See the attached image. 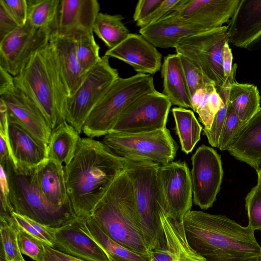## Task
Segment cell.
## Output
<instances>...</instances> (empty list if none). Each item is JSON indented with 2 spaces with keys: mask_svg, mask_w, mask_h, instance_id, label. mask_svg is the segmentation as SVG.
Listing matches in <instances>:
<instances>
[{
  "mask_svg": "<svg viewBox=\"0 0 261 261\" xmlns=\"http://www.w3.org/2000/svg\"><path fill=\"white\" fill-rule=\"evenodd\" d=\"M125 159L102 142L81 138L64 168L68 195L76 217L90 216L109 187L124 168Z\"/></svg>",
  "mask_w": 261,
  "mask_h": 261,
  "instance_id": "1",
  "label": "cell"
},
{
  "mask_svg": "<svg viewBox=\"0 0 261 261\" xmlns=\"http://www.w3.org/2000/svg\"><path fill=\"white\" fill-rule=\"evenodd\" d=\"M182 223L188 244L206 261H242L261 254L254 231L225 216L190 210Z\"/></svg>",
  "mask_w": 261,
  "mask_h": 261,
  "instance_id": "2",
  "label": "cell"
},
{
  "mask_svg": "<svg viewBox=\"0 0 261 261\" xmlns=\"http://www.w3.org/2000/svg\"><path fill=\"white\" fill-rule=\"evenodd\" d=\"M111 239L137 253L151 256L125 170L113 180L89 216Z\"/></svg>",
  "mask_w": 261,
  "mask_h": 261,
  "instance_id": "3",
  "label": "cell"
},
{
  "mask_svg": "<svg viewBox=\"0 0 261 261\" xmlns=\"http://www.w3.org/2000/svg\"><path fill=\"white\" fill-rule=\"evenodd\" d=\"M14 80L15 87L36 104L51 130L66 121L69 95L49 41L33 56Z\"/></svg>",
  "mask_w": 261,
  "mask_h": 261,
  "instance_id": "4",
  "label": "cell"
},
{
  "mask_svg": "<svg viewBox=\"0 0 261 261\" xmlns=\"http://www.w3.org/2000/svg\"><path fill=\"white\" fill-rule=\"evenodd\" d=\"M0 165L6 172L13 212L54 228L77 217L71 206L58 207L45 199L34 179V169L22 170L16 167L10 158Z\"/></svg>",
  "mask_w": 261,
  "mask_h": 261,
  "instance_id": "5",
  "label": "cell"
},
{
  "mask_svg": "<svg viewBox=\"0 0 261 261\" xmlns=\"http://www.w3.org/2000/svg\"><path fill=\"white\" fill-rule=\"evenodd\" d=\"M153 77L137 73L118 77L92 109L83 127L89 138L104 136L111 132L120 114L141 96L155 91Z\"/></svg>",
  "mask_w": 261,
  "mask_h": 261,
  "instance_id": "6",
  "label": "cell"
},
{
  "mask_svg": "<svg viewBox=\"0 0 261 261\" xmlns=\"http://www.w3.org/2000/svg\"><path fill=\"white\" fill-rule=\"evenodd\" d=\"M159 166L126 160L124 162V169L132 183L136 206L150 251L163 246L165 243L160 215L162 203L157 178Z\"/></svg>",
  "mask_w": 261,
  "mask_h": 261,
  "instance_id": "7",
  "label": "cell"
},
{
  "mask_svg": "<svg viewBox=\"0 0 261 261\" xmlns=\"http://www.w3.org/2000/svg\"><path fill=\"white\" fill-rule=\"evenodd\" d=\"M102 142L123 159L160 166L172 162L178 148L166 127L138 134L111 131L104 136Z\"/></svg>",
  "mask_w": 261,
  "mask_h": 261,
  "instance_id": "8",
  "label": "cell"
},
{
  "mask_svg": "<svg viewBox=\"0 0 261 261\" xmlns=\"http://www.w3.org/2000/svg\"><path fill=\"white\" fill-rule=\"evenodd\" d=\"M118 77V70L110 65L109 57L104 55L86 73L80 86L68 98L65 120L80 134L92 109Z\"/></svg>",
  "mask_w": 261,
  "mask_h": 261,
  "instance_id": "9",
  "label": "cell"
},
{
  "mask_svg": "<svg viewBox=\"0 0 261 261\" xmlns=\"http://www.w3.org/2000/svg\"><path fill=\"white\" fill-rule=\"evenodd\" d=\"M227 29V26H222L183 38L175 47L176 54L200 67L216 88L223 87L226 82L222 57L224 45L228 42Z\"/></svg>",
  "mask_w": 261,
  "mask_h": 261,
  "instance_id": "10",
  "label": "cell"
},
{
  "mask_svg": "<svg viewBox=\"0 0 261 261\" xmlns=\"http://www.w3.org/2000/svg\"><path fill=\"white\" fill-rule=\"evenodd\" d=\"M171 105L168 98L156 90L144 94L120 114L111 131L138 134L164 129Z\"/></svg>",
  "mask_w": 261,
  "mask_h": 261,
  "instance_id": "11",
  "label": "cell"
},
{
  "mask_svg": "<svg viewBox=\"0 0 261 261\" xmlns=\"http://www.w3.org/2000/svg\"><path fill=\"white\" fill-rule=\"evenodd\" d=\"M51 31L34 27L27 19L0 41V67L14 77L49 41Z\"/></svg>",
  "mask_w": 261,
  "mask_h": 261,
  "instance_id": "12",
  "label": "cell"
},
{
  "mask_svg": "<svg viewBox=\"0 0 261 261\" xmlns=\"http://www.w3.org/2000/svg\"><path fill=\"white\" fill-rule=\"evenodd\" d=\"M157 178L161 203L172 218L182 222L192 205L191 172L185 162H171L159 166Z\"/></svg>",
  "mask_w": 261,
  "mask_h": 261,
  "instance_id": "13",
  "label": "cell"
},
{
  "mask_svg": "<svg viewBox=\"0 0 261 261\" xmlns=\"http://www.w3.org/2000/svg\"><path fill=\"white\" fill-rule=\"evenodd\" d=\"M193 202L202 210L212 207L220 191L223 176L220 155L213 148L202 145L191 158Z\"/></svg>",
  "mask_w": 261,
  "mask_h": 261,
  "instance_id": "14",
  "label": "cell"
},
{
  "mask_svg": "<svg viewBox=\"0 0 261 261\" xmlns=\"http://www.w3.org/2000/svg\"><path fill=\"white\" fill-rule=\"evenodd\" d=\"M240 0H180L169 13L208 30L222 27L230 20Z\"/></svg>",
  "mask_w": 261,
  "mask_h": 261,
  "instance_id": "15",
  "label": "cell"
},
{
  "mask_svg": "<svg viewBox=\"0 0 261 261\" xmlns=\"http://www.w3.org/2000/svg\"><path fill=\"white\" fill-rule=\"evenodd\" d=\"M8 113L11 159L16 167L22 170H32L48 159L47 144L36 138Z\"/></svg>",
  "mask_w": 261,
  "mask_h": 261,
  "instance_id": "16",
  "label": "cell"
},
{
  "mask_svg": "<svg viewBox=\"0 0 261 261\" xmlns=\"http://www.w3.org/2000/svg\"><path fill=\"white\" fill-rule=\"evenodd\" d=\"M105 56L120 60L138 73L153 74L162 67L161 54L141 35L130 33L116 47L107 50Z\"/></svg>",
  "mask_w": 261,
  "mask_h": 261,
  "instance_id": "17",
  "label": "cell"
},
{
  "mask_svg": "<svg viewBox=\"0 0 261 261\" xmlns=\"http://www.w3.org/2000/svg\"><path fill=\"white\" fill-rule=\"evenodd\" d=\"M77 217L55 232L54 249L83 261H110L101 248L82 229Z\"/></svg>",
  "mask_w": 261,
  "mask_h": 261,
  "instance_id": "18",
  "label": "cell"
},
{
  "mask_svg": "<svg viewBox=\"0 0 261 261\" xmlns=\"http://www.w3.org/2000/svg\"><path fill=\"white\" fill-rule=\"evenodd\" d=\"M228 43L247 48L261 38V0H240L227 25Z\"/></svg>",
  "mask_w": 261,
  "mask_h": 261,
  "instance_id": "19",
  "label": "cell"
},
{
  "mask_svg": "<svg viewBox=\"0 0 261 261\" xmlns=\"http://www.w3.org/2000/svg\"><path fill=\"white\" fill-rule=\"evenodd\" d=\"M160 215L165 243L150 251L152 261H206L188 244L182 222L171 217L162 206Z\"/></svg>",
  "mask_w": 261,
  "mask_h": 261,
  "instance_id": "20",
  "label": "cell"
},
{
  "mask_svg": "<svg viewBox=\"0 0 261 261\" xmlns=\"http://www.w3.org/2000/svg\"><path fill=\"white\" fill-rule=\"evenodd\" d=\"M100 6L96 0H60L57 17L51 33L75 35L93 33V25Z\"/></svg>",
  "mask_w": 261,
  "mask_h": 261,
  "instance_id": "21",
  "label": "cell"
},
{
  "mask_svg": "<svg viewBox=\"0 0 261 261\" xmlns=\"http://www.w3.org/2000/svg\"><path fill=\"white\" fill-rule=\"evenodd\" d=\"M8 113L17 119L36 138L48 144L52 130L42 113L22 90L15 87L1 95Z\"/></svg>",
  "mask_w": 261,
  "mask_h": 261,
  "instance_id": "22",
  "label": "cell"
},
{
  "mask_svg": "<svg viewBox=\"0 0 261 261\" xmlns=\"http://www.w3.org/2000/svg\"><path fill=\"white\" fill-rule=\"evenodd\" d=\"M209 30L168 13L160 20L140 29L139 33L155 47L168 48H175L183 38Z\"/></svg>",
  "mask_w": 261,
  "mask_h": 261,
  "instance_id": "23",
  "label": "cell"
},
{
  "mask_svg": "<svg viewBox=\"0 0 261 261\" xmlns=\"http://www.w3.org/2000/svg\"><path fill=\"white\" fill-rule=\"evenodd\" d=\"M49 42L70 97L80 86L86 74L82 69L78 61L75 34L63 35L51 33Z\"/></svg>",
  "mask_w": 261,
  "mask_h": 261,
  "instance_id": "24",
  "label": "cell"
},
{
  "mask_svg": "<svg viewBox=\"0 0 261 261\" xmlns=\"http://www.w3.org/2000/svg\"><path fill=\"white\" fill-rule=\"evenodd\" d=\"M32 174L39 190L51 204L58 207L72 206L62 164L47 159L33 170Z\"/></svg>",
  "mask_w": 261,
  "mask_h": 261,
  "instance_id": "25",
  "label": "cell"
},
{
  "mask_svg": "<svg viewBox=\"0 0 261 261\" xmlns=\"http://www.w3.org/2000/svg\"><path fill=\"white\" fill-rule=\"evenodd\" d=\"M256 170L261 163V108L240 129L228 150Z\"/></svg>",
  "mask_w": 261,
  "mask_h": 261,
  "instance_id": "26",
  "label": "cell"
},
{
  "mask_svg": "<svg viewBox=\"0 0 261 261\" xmlns=\"http://www.w3.org/2000/svg\"><path fill=\"white\" fill-rule=\"evenodd\" d=\"M161 76L163 80V93L172 105L192 109L191 96L178 54H170L164 57Z\"/></svg>",
  "mask_w": 261,
  "mask_h": 261,
  "instance_id": "27",
  "label": "cell"
},
{
  "mask_svg": "<svg viewBox=\"0 0 261 261\" xmlns=\"http://www.w3.org/2000/svg\"><path fill=\"white\" fill-rule=\"evenodd\" d=\"M81 226L105 251L110 261H152L151 256L135 252L111 239L89 216L81 217Z\"/></svg>",
  "mask_w": 261,
  "mask_h": 261,
  "instance_id": "28",
  "label": "cell"
},
{
  "mask_svg": "<svg viewBox=\"0 0 261 261\" xmlns=\"http://www.w3.org/2000/svg\"><path fill=\"white\" fill-rule=\"evenodd\" d=\"M81 139L80 134L66 121L59 124L49 137L48 159L67 165L73 159Z\"/></svg>",
  "mask_w": 261,
  "mask_h": 261,
  "instance_id": "29",
  "label": "cell"
},
{
  "mask_svg": "<svg viewBox=\"0 0 261 261\" xmlns=\"http://www.w3.org/2000/svg\"><path fill=\"white\" fill-rule=\"evenodd\" d=\"M228 99L243 126L261 108L258 89L252 84H240L234 81L230 82Z\"/></svg>",
  "mask_w": 261,
  "mask_h": 261,
  "instance_id": "30",
  "label": "cell"
},
{
  "mask_svg": "<svg viewBox=\"0 0 261 261\" xmlns=\"http://www.w3.org/2000/svg\"><path fill=\"white\" fill-rule=\"evenodd\" d=\"M172 112L181 150L188 154L200 140L202 127L192 110L175 107L172 109Z\"/></svg>",
  "mask_w": 261,
  "mask_h": 261,
  "instance_id": "31",
  "label": "cell"
},
{
  "mask_svg": "<svg viewBox=\"0 0 261 261\" xmlns=\"http://www.w3.org/2000/svg\"><path fill=\"white\" fill-rule=\"evenodd\" d=\"M124 18L120 14L110 15L101 12L96 17L93 32L109 49L117 46L130 34L122 21Z\"/></svg>",
  "mask_w": 261,
  "mask_h": 261,
  "instance_id": "32",
  "label": "cell"
},
{
  "mask_svg": "<svg viewBox=\"0 0 261 261\" xmlns=\"http://www.w3.org/2000/svg\"><path fill=\"white\" fill-rule=\"evenodd\" d=\"M28 19L35 27L51 31L56 21L60 0H27Z\"/></svg>",
  "mask_w": 261,
  "mask_h": 261,
  "instance_id": "33",
  "label": "cell"
},
{
  "mask_svg": "<svg viewBox=\"0 0 261 261\" xmlns=\"http://www.w3.org/2000/svg\"><path fill=\"white\" fill-rule=\"evenodd\" d=\"M76 55L79 64L87 73L100 60V47L96 42L93 33L82 32L75 34Z\"/></svg>",
  "mask_w": 261,
  "mask_h": 261,
  "instance_id": "34",
  "label": "cell"
},
{
  "mask_svg": "<svg viewBox=\"0 0 261 261\" xmlns=\"http://www.w3.org/2000/svg\"><path fill=\"white\" fill-rule=\"evenodd\" d=\"M1 251L6 261H25L18 243V227L14 219L11 221L1 220Z\"/></svg>",
  "mask_w": 261,
  "mask_h": 261,
  "instance_id": "35",
  "label": "cell"
},
{
  "mask_svg": "<svg viewBox=\"0 0 261 261\" xmlns=\"http://www.w3.org/2000/svg\"><path fill=\"white\" fill-rule=\"evenodd\" d=\"M234 76L233 75H230L226 80L223 87L216 88L222 100V103L215 116L211 128L209 129L203 128V134L206 137L209 144L214 147H218L220 136L226 117L229 105L228 85L230 82L234 81Z\"/></svg>",
  "mask_w": 261,
  "mask_h": 261,
  "instance_id": "36",
  "label": "cell"
},
{
  "mask_svg": "<svg viewBox=\"0 0 261 261\" xmlns=\"http://www.w3.org/2000/svg\"><path fill=\"white\" fill-rule=\"evenodd\" d=\"M12 215L19 229L50 247L54 248L57 228L45 226L15 212H13Z\"/></svg>",
  "mask_w": 261,
  "mask_h": 261,
  "instance_id": "37",
  "label": "cell"
},
{
  "mask_svg": "<svg viewBox=\"0 0 261 261\" xmlns=\"http://www.w3.org/2000/svg\"><path fill=\"white\" fill-rule=\"evenodd\" d=\"M206 94L196 113L204 129H209L215 116L222 103V100L218 93L215 85H208Z\"/></svg>",
  "mask_w": 261,
  "mask_h": 261,
  "instance_id": "38",
  "label": "cell"
},
{
  "mask_svg": "<svg viewBox=\"0 0 261 261\" xmlns=\"http://www.w3.org/2000/svg\"><path fill=\"white\" fill-rule=\"evenodd\" d=\"M183 71L191 96L198 89L215 84L202 69L187 58L180 56Z\"/></svg>",
  "mask_w": 261,
  "mask_h": 261,
  "instance_id": "39",
  "label": "cell"
},
{
  "mask_svg": "<svg viewBox=\"0 0 261 261\" xmlns=\"http://www.w3.org/2000/svg\"><path fill=\"white\" fill-rule=\"evenodd\" d=\"M243 126L233 108L229 103L218 148L222 151L228 150L234 137Z\"/></svg>",
  "mask_w": 261,
  "mask_h": 261,
  "instance_id": "40",
  "label": "cell"
},
{
  "mask_svg": "<svg viewBox=\"0 0 261 261\" xmlns=\"http://www.w3.org/2000/svg\"><path fill=\"white\" fill-rule=\"evenodd\" d=\"M248 225L253 231L261 230V188L256 185L245 198Z\"/></svg>",
  "mask_w": 261,
  "mask_h": 261,
  "instance_id": "41",
  "label": "cell"
},
{
  "mask_svg": "<svg viewBox=\"0 0 261 261\" xmlns=\"http://www.w3.org/2000/svg\"><path fill=\"white\" fill-rule=\"evenodd\" d=\"M18 243L21 254L35 261H43L44 243L18 228Z\"/></svg>",
  "mask_w": 261,
  "mask_h": 261,
  "instance_id": "42",
  "label": "cell"
},
{
  "mask_svg": "<svg viewBox=\"0 0 261 261\" xmlns=\"http://www.w3.org/2000/svg\"><path fill=\"white\" fill-rule=\"evenodd\" d=\"M1 211L0 219L9 220L13 218V209L9 200V188L6 172L0 165Z\"/></svg>",
  "mask_w": 261,
  "mask_h": 261,
  "instance_id": "43",
  "label": "cell"
},
{
  "mask_svg": "<svg viewBox=\"0 0 261 261\" xmlns=\"http://www.w3.org/2000/svg\"><path fill=\"white\" fill-rule=\"evenodd\" d=\"M1 4L19 26L24 25L28 19L27 0H0Z\"/></svg>",
  "mask_w": 261,
  "mask_h": 261,
  "instance_id": "44",
  "label": "cell"
},
{
  "mask_svg": "<svg viewBox=\"0 0 261 261\" xmlns=\"http://www.w3.org/2000/svg\"><path fill=\"white\" fill-rule=\"evenodd\" d=\"M180 2V0H163V2L149 16L137 21L136 25L141 29L160 20L174 10Z\"/></svg>",
  "mask_w": 261,
  "mask_h": 261,
  "instance_id": "45",
  "label": "cell"
},
{
  "mask_svg": "<svg viewBox=\"0 0 261 261\" xmlns=\"http://www.w3.org/2000/svg\"><path fill=\"white\" fill-rule=\"evenodd\" d=\"M163 0H140L138 2L133 18L136 22L149 16L162 2Z\"/></svg>",
  "mask_w": 261,
  "mask_h": 261,
  "instance_id": "46",
  "label": "cell"
},
{
  "mask_svg": "<svg viewBox=\"0 0 261 261\" xmlns=\"http://www.w3.org/2000/svg\"><path fill=\"white\" fill-rule=\"evenodd\" d=\"M19 26L15 20L0 4V41Z\"/></svg>",
  "mask_w": 261,
  "mask_h": 261,
  "instance_id": "47",
  "label": "cell"
},
{
  "mask_svg": "<svg viewBox=\"0 0 261 261\" xmlns=\"http://www.w3.org/2000/svg\"><path fill=\"white\" fill-rule=\"evenodd\" d=\"M232 60L233 56L231 50L229 47L228 42H227L224 47L222 57V67L226 80L232 71L233 68Z\"/></svg>",
  "mask_w": 261,
  "mask_h": 261,
  "instance_id": "48",
  "label": "cell"
},
{
  "mask_svg": "<svg viewBox=\"0 0 261 261\" xmlns=\"http://www.w3.org/2000/svg\"><path fill=\"white\" fill-rule=\"evenodd\" d=\"M15 87L14 76L0 67V95H2Z\"/></svg>",
  "mask_w": 261,
  "mask_h": 261,
  "instance_id": "49",
  "label": "cell"
},
{
  "mask_svg": "<svg viewBox=\"0 0 261 261\" xmlns=\"http://www.w3.org/2000/svg\"><path fill=\"white\" fill-rule=\"evenodd\" d=\"M207 87L196 91L191 96L192 110L196 112L206 94Z\"/></svg>",
  "mask_w": 261,
  "mask_h": 261,
  "instance_id": "50",
  "label": "cell"
},
{
  "mask_svg": "<svg viewBox=\"0 0 261 261\" xmlns=\"http://www.w3.org/2000/svg\"><path fill=\"white\" fill-rule=\"evenodd\" d=\"M44 254L43 261H62L54 253L53 248L46 244L44 245Z\"/></svg>",
  "mask_w": 261,
  "mask_h": 261,
  "instance_id": "51",
  "label": "cell"
},
{
  "mask_svg": "<svg viewBox=\"0 0 261 261\" xmlns=\"http://www.w3.org/2000/svg\"><path fill=\"white\" fill-rule=\"evenodd\" d=\"M54 253L57 256L60 258L62 261H83L70 255H67L56 249H53Z\"/></svg>",
  "mask_w": 261,
  "mask_h": 261,
  "instance_id": "52",
  "label": "cell"
},
{
  "mask_svg": "<svg viewBox=\"0 0 261 261\" xmlns=\"http://www.w3.org/2000/svg\"><path fill=\"white\" fill-rule=\"evenodd\" d=\"M242 261H261V254L246 258Z\"/></svg>",
  "mask_w": 261,
  "mask_h": 261,
  "instance_id": "53",
  "label": "cell"
},
{
  "mask_svg": "<svg viewBox=\"0 0 261 261\" xmlns=\"http://www.w3.org/2000/svg\"><path fill=\"white\" fill-rule=\"evenodd\" d=\"M257 174V185L261 188V169L256 170Z\"/></svg>",
  "mask_w": 261,
  "mask_h": 261,
  "instance_id": "54",
  "label": "cell"
},
{
  "mask_svg": "<svg viewBox=\"0 0 261 261\" xmlns=\"http://www.w3.org/2000/svg\"><path fill=\"white\" fill-rule=\"evenodd\" d=\"M257 169H261V163H260V164L259 165V167H258ZM257 169H256V170H257Z\"/></svg>",
  "mask_w": 261,
  "mask_h": 261,
  "instance_id": "55",
  "label": "cell"
}]
</instances>
